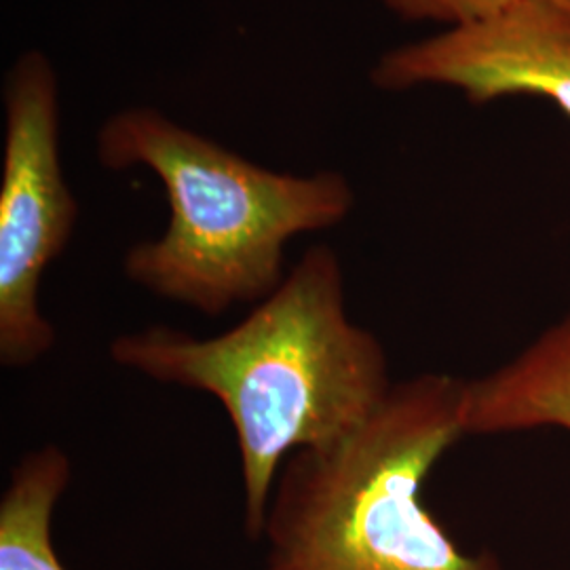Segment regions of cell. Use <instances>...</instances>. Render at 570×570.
Instances as JSON below:
<instances>
[{
  "label": "cell",
  "instance_id": "1",
  "mask_svg": "<svg viewBox=\"0 0 570 570\" xmlns=\"http://www.w3.org/2000/svg\"><path fill=\"white\" fill-rule=\"evenodd\" d=\"M108 355L150 381L216 397L237 440L252 541L263 539L285 459L341 442L393 387L381 341L348 317L343 266L330 245L308 247L275 292L223 334L144 327L110 341Z\"/></svg>",
  "mask_w": 570,
  "mask_h": 570
},
{
  "label": "cell",
  "instance_id": "2",
  "mask_svg": "<svg viewBox=\"0 0 570 570\" xmlns=\"http://www.w3.org/2000/svg\"><path fill=\"white\" fill-rule=\"evenodd\" d=\"M106 169L153 171L169 202L161 237L127 249L131 284L209 317L254 306L284 282L285 245L341 225L355 204L343 174L252 164L155 108H127L96 138Z\"/></svg>",
  "mask_w": 570,
  "mask_h": 570
},
{
  "label": "cell",
  "instance_id": "3",
  "mask_svg": "<svg viewBox=\"0 0 570 570\" xmlns=\"http://www.w3.org/2000/svg\"><path fill=\"white\" fill-rule=\"evenodd\" d=\"M463 389L421 374L341 442L289 454L268 501L263 570H501L489 553L459 550L421 501L463 435Z\"/></svg>",
  "mask_w": 570,
  "mask_h": 570
},
{
  "label": "cell",
  "instance_id": "4",
  "mask_svg": "<svg viewBox=\"0 0 570 570\" xmlns=\"http://www.w3.org/2000/svg\"><path fill=\"white\" fill-rule=\"evenodd\" d=\"M0 364L26 367L56 345L41 308L42 277L70 244L79 202L63 178L60 85L49 58L26 51L2 87Z\"/></svg>",
  "mask_w": 570,
  "mask_h": 570
},
{
  "label": "cell",
  "instance_id": "5",
  "mask_svg": "<svg viewBox=\"0 0 570 570\" xmlns=\"http://www.w3.org/2000/svg\"><path fill=\"white\" fill-rule=\"evenodd\" d=\"M374 82L452 85L478 104L532 94L570 119V0H515L490 20L395 49L374 68Z\"/></svg>",
  "mask_w": 570,
  "mask_h": 570
},
{
  "label": "cell",
  "instance_id": "6",
  "mask_svg": "<svg viewBox=\"0 0 570 570\" xmlns=\"http://www.w3.org/2000/svg\"><path fill=\"white\" fill-rule=\"evenodd\" d=\"M546 425L570 429V313L518 360L463 389V435Z\"/></svg>",
  "mask_w": 570,
  "mask_h": 570
},
{
  "label": "cell",
  "instance_id": "7",
  "mask_svg": "<svg viewBox=\"0 0 570 570\" xmlns=\"http://www.w3.org/2000/svg\"><path fill=\"white\" fill-rule=\"evenodd\" d=\"M72 478L68 454L47 444L23 454L0 497V570H68L51 541V520Z\"/></svg>",
  "mask_w": 570,
  "mask_h": 570
},
{
  "label": "cell",
  "instance_id": "8",
  "mask_svg": "<svg viewBox=\"0 0 570 570\" xmlns=\"http://www.w3.org/2000/svg\"><path fill=\"white\" fill-rule=\"evenodd\" d=\"M407 20L449 21L452 28L490 20L515 0H385Z\"/></svg>",
  "mask_w": 570,
  "mask_h": 570
}]
</instances>
